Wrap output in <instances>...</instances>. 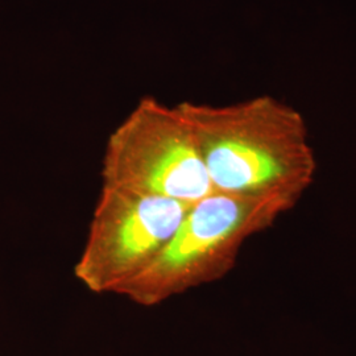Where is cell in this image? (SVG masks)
Masks as SVG:
<instances>
[{"instance_id": "1", "label": "cell", "mask_w": 356, "mask_h": 356, "mask_svg": "<svg viewBox=\"0 0 356 356\" xmlns=\"http://www.w3.org/2000/svg\"><path fill=\"white\" fill-rule=\"evenodd\" d=\"M214 191L267 197L294 207L314 181L317 160L305 119L270 95L214 106L181 102Z\"/></svg>"}, {"instance_id": "2", "label": "cell", "mask_w": 356, "mask_h": 356, "mask_svg": "<svg viewBox=\"0 0 356 356\" xmlns=\"http://www.w3.org/2000/svg\"><path fill=\"white\" fill-rule=\"evenodd\" d=\"M292 209L277 198L214 191L191 204L164 250L118 296L153 307L220 280L235 267L244 243Z\"/></svg>"}, {"instance_id": "3", "label": "cell", "mask_w": 356, "mask_h": 356, "mask_svg": "<svg viewBox=\"0 0 356 356\" xmlns=\"http://www.w3.org/2000/svg\"><path fill=\"white\" fill-rule=\"evenodd\" d=\"M102 186L193 204L214 193L191 126L176 106L143 97L107 138Z\"/></svg>"}, {"instance_id": "4", "label": "cell", "mask_w": 356, "mask_h": 356, "mask_svg": "<svg viewBox=\"0 0 356 356\" xmlns=\"http://www.w3.org/2000/svg\"><path fill=\"white\" fill-rule=\"evenodd\" d=\"M191 204L102 186L74 277L89 292L119 294L164 250Z\"/></svg>"}]
</instances>
